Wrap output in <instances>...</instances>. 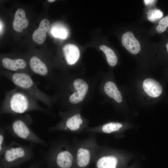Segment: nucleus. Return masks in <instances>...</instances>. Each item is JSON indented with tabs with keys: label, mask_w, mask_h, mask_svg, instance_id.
Instances as JSON below:
<instances>
[{
	"label": "nucleus",
	"mask_w": 168,
	"mask_h": 168,
	"mask_svg": "<svg viewBox=\"0 0 168 168\" xmlns=\"http://www.w3.org/2000/svg\"><path fill=\"white\" fill-rule=\"evenodd\" d=\"M38 101L22 89L16 87L6 92L0 107V115H19L33 111L49 114V110L40 106Z\"/></svg>",
	"instance_id": "f257e3e1"
},
{
	"label": "nucleus",
	"mask_w": 168,
	"mask_h": 168,
	"mask_svg": "<svg viewBox=\"0 0 168 168\" xmlns=\"http://www.w3.org/2000/svg\"><path fill=\"white\" fill-rule=\"evenodd\" d=\"M1 74L2 76L9 80L16 87L27 92L38 101L44 104L48 110L52 106L53 99L38 87L31 74L10 71H3Z\"/></svg>",
	"instance_id": "f03ea898"
},
{
	"label": "nucleus",
	"mask_w": 168,
	"mask_h": 168,
	"mask_svg": "<svg viewBox=\"0 0 168 168\" xmlns=\"http://www.w3.org/2000/svg\"><path fill=\"white\" fill-rule=\"evenodd\" d=\"M45 154L48 159L60 168H70L75 160L74 146L63 139L51 141Z\"/></svg>",
	"instance_id": "7ed1b4c3"
},
{
	"label": "nucleus",
	"mask_w": 168,
	"mask_h": 168,
	"mask_svg": "<svg viewBox=\"0 0 168 168\" xmlns=\"http://www.w3.org/2000/svg\"><path fill=\"white\" fill-rule=\"evenodd\" d=\"M33 120L28 114L14 118L11 123L5 126L6 131L13 136L30 142L46 146L47 144L32 130L31 125Z\"/></svg>",
	"instance_id": "20e7f679"
},
{
	"label": "nucleus",
	"mask_w": 168,
	"mask_h": 168,
	"mask_svg": "<svg viewBox=\"0 0 168 168\" xmlns=\"http://www.w3.org/2000/svg\"><path fill=\"white\" fill-rule=\"evenodd\" d=\"M73 143L75 162L79 168L87 166L92 160L95 159L100 147L94 134L82 140H74Z\"/></svg>",
	"instance_id": "39448f33"
},
{
	"label": "nucleus",
	"mask_w": 168,
	"mask_h": 168,
	"mask_svg": "<svg viewBox=\"0 0 168 168\" xmlns=\"http://www.w3.org/2000/svg\"><path fill=\"white\" fill-rule=\"evenodd\" d=\"M62 120L54 126L48 130L49 132L63 131L75 133L84 132L88 127L86 121L79 112H60Z\"/></svg>",
	"instance_id": "423d86ee"
},
{
	"label": "nucleus",
	"mask_w": 168,
	"mask_h": 168,
	"mask_svg": "<svg viewBox=\"0 0 168 168\" xmlns=\"http://www.w3.org/2000/svg\"><path fill=\"white\" fill-rule=\"evenodd\" d=\"M35 145L30 143L24 145L15 141H12L7 146L4 153L0 157L2 162L6 165H12L30 159L34 154Z\"/></svg>",
	"instance_id": "0eeeda50"
},
{
	"label": "nucleus",
	"mask_w": 168,
	"mask_h": 168,
	"mask_svg": "<svg viewBox=\"0 0 168 168\" xmlns=\"http://www.w3.org/2000/svg\"><path fill=\"white\" fill-rule=\"evenodd\" d=\"M110 153L102 146L99 149L95 159L97 168H117L118 156Z\"/></svg>",
	"instance_id": "6e6552de"
},
{
	"label": "nucleus",
	"mask_w": 168,
	"mask_h": 168,
	"mask_svg": "<svg viewBox=\"0 0 168 168\" xmlns=\"http://www.w3.org/2000/svg\"><path fill=\"white\" fill-rule=\"evenodd\" d=\"M30 68L33 73L51 81L54 77L44 61L36 56L31 57L29 61Z\"/></svg>",
	"instance_id": "1a4fd4ad"
},
{
	"label": "nucleus",
	"mask_w": 168,
	"mask_h": 168,
	"mask_svg": "<svg viewBox=\"0 0 168 168\" xmlns=\"http://www.w3.org/2000/svg\"><path fill=\"white\" fill-rule=\"evenodd\" d=\"M73 85L75 91L69 96L68 100L70 103L75 104L84 100L88 91L89 86L85 81L80 78L75 79Z\"/></svg>",
	"instance_id": "9d476101"
},
{
	"label": "nucleus",
	"mask_w": 168,
	"mask_h": 168,
	"mask_svg": "<svg viewBox=\"0 0 168 168\" xmlns=\"http://www.w3.org/2000/svg\"><path fill=\"white\" fill-rule=\"evenodd\" d=\"M1 62L3 67L8 70V71L14 72L26 73L31 74L27 70V63L23 58H18L12 59L4 57L2 59Z\"/></svg>",
	"instance_id": "9b49d317"
},
{
	"label": "nucleus",
	"mask_w": 168,
	"mask_h": 168,
	"mask_svg": "<svg viewBox=\"0 0 168 168\" xmlns=\"http://www.w3.org/2000/svg\"><path fill=\"white\" fill-rule=\"evenodd\" d=\"M122 43L123 46L132 54H137L140 50L139 42L130 31H127L123 34L122 37Z\"/></svg>",
	"instance_id": "f8f14e48"
},
{
	"label": "nucleus",
	"mask_w": 168,
	"mask_h": 168,
	"mask_svg": "<svg viewBox=\"0 0 168 168\" xmlns=\"http://www.w3.org/2000/svg\"><path fill=\"white\" fill-rule=\"evenodd\" d=\"M142 86L145 92L152 97L159 96L162 92L163 88L161 85L152 79H145L143 82Z\"/></svg>",
	"instance_id": "ddd939ff"
},
{
	"label": "nucleus",
	"mask_w": 168,
	"mask_h": 168,
	"mask_svg": "<svg viewBox=\"0 0 168 168\" xmlns=\"http://www.w3.org/2000/svg\"><path fill=\"white\" fill-rule=\"evenodd\" d=\"M63 51L65 60L69 65L75 64L79 58V50L78 47L74 44H66L63 47Z\"/></svg>",
	"instance_id": "4468645a"
},
{
	"label": "nucleus",
	"mask_w": 168,
	"mask_h": 168,
	"mask_svg": "<svg viewBox=\"0 0 168 168\" xmlns=\"http://www.w3.org/2000/svg\"><path fill=\"white\" fill-rule=\"evenodd\" d=\"M50 22L48 20L44 19L40 22L38 28L33 32L32 38L36 43L41 44L44 41L46 37V32L49 30Z\"/></svg>",
	"instance_id": "2eb2a0df"
},
{
	"label": "nucleus",
	"mask_w": 168,
	"mask_h": 168,
	"mask_svg": "<svg viewBox=\"0 0 168 168\" xmlns=\"http://www.w3.org/2000/svg\"><path fill=\"white\" fill-rule=\"evenodd\" d=\"M29 21L26 17L25 12L23 9L18 8L16 11L13 23V27L16 32H21L28 26Z\"/></svg>",
	"instance_id": "dca6fc26"
},
{
	"label": "nucleus",
	"mask_w": 168,
	"mask_h": 168,
	"mask_svg": "<svg viewBox=\"0 0 168 168\" xmlns=\"http://www.w3.org/2000/svg\"><path fill=\"white\" fill-rule=\"evenodd\" d=\"M104 89L105 94L110 98H113L116 102L119 103L122 102V95L114 83L111 81L106 82Z\"/></svg>",
	"instance_id": "f3484780"
},
{
	"label": "nucleus",
	"mask_w": 168,
	"mask_h": 168,
	"mask_svg": "<svg viewBox=\"0 0 168 168\" xmlns=\"http://www.w3.org/2000/svg\"><path fill=\"white\" fill-rule=\"evenodd\" d=\"M105 54L108 64L111 66H114L118 62V58L114 51L107 46L102 45L99 47Z\"/></svg>",
	"instance_id": "a211bd4d"
},
{
	"label": "nucleus",
	"mask_w": 168,
	"mask_h": 168,
	"mask_svg": "<svg viewBox=\"0 0 168 168\" xmlns=\"http://www.w3.org/2000/svg\"><path fill=\"white\" fill-rule=\"evenodd\" d=\"M163 13L160 10L156 8L149 10L147 13V18L151 21L154 22L162 17Z\"/></svg>",
	"instance_id": "6ab92c4d"
},
{
	"label": "nucleus",
	"mask_w": 168,
	"mask_h": 168,
	"mask_svg": "<svg viewBox=\"0 0 168 168\" xmlns=\"http://www.w3.org/2000/svg\"><path fill=\"white\" fill-rule=\"evenodd\" d=\"M5 126H1L0 129V156L1 157L4 153L7 146L5 141Z\"/></svg>",
	"instance_id": "aec40b11"
},
{
	"label": "nucleus",
	"mask_w": 168,
	"mask_h": 168,
	"mask_svg": "<svg viewBox=\"0 0 168 168\" xmlns=\"http://www.w3.org/2000/svg\"><path fill=\"white\" fill-rule=\"evenodd\" d=\"M53 35L55 37L65 39L68 35L66 29L63 27H57L54 28L52 30Z\"/></svg>",
	"instance_id": "412c9836"
},
{
	"label": "nucleus",
	"mask_w": 168,
	"mask_h": 168,
	"mask_svg": "<svg viewBox=\"0 0 168 168\" xmlns=\"http://www.w3.org/2000/svg\"><path fill=\"white\" fill-rule=\"evenodd\" d=\"M167 27L168 16L164 17L159 21L158 25L156 26V29L158 32L161 33L165 31Z\"/></svg>",
	"instance_id": "4be33fe9"
},
{
	"label": "nucleus",
	"mask_w": 168,
	"mask_h": 168,
	"mask_svg": "<svg viewBox=\"0 0 168 168\" xmlns=\"http://www.w3.org/2000/svg\"><path fill=\"white\" fill-rule=\"evenodd\" d=\"M155 0H144V2L145 5H148L152 4V3L156 1Z\"/></svg>",
	"instance_id": "5701e85b"
},
{
	"label": "nucleus",
	"mask_w": 168,
	"mask_h": 168,
	"mask_svg": "<svg viewBox=\"0 0 168 168\" xmlns=\"http://www.w3.org/2000/svg\"><path fill=\"white\" fill-rule=\"evenodd\" d=\"M48 1L50 2H53L55 1V0H48Z\"/></svg>",
	"instance_id": "b1692460"
},
{
	"label": "nucleus",
	"mask_w": 168,
	"mask_h": 168,
	"mask_svg": "<svg viewBox=\"0 0 168 168\" xmlns=\"http://www.w3.org/2000/svg\"><path fill=\"white\" fill-rule=\"evenodd\" d=\"M166 48H167V51L168 52V43L166 45Z\"/></svg>",
	"instance_id": "393cba45"
}]
</instances>
